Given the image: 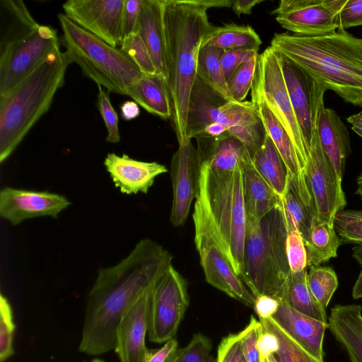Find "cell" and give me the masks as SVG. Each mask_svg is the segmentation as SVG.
Segmentation results:
<instances>
[{"instance_id": "cell-39", "label": "cell", "mask_w": 362, "mask_h": 362, "mask_svg": "<svg viewBox=\"0 0 362 362\" xmlns=\"http://www.w3.org/2000/svg\"><path fill=\"white\" fill-rule=\"evenodd\" d=\"M257 57L241 65L227 79V85L233 99L243 102L251 90Z\"/></svg>"}, {"instance_id": "cell-54", "label": "cell", "mask_w": 362, "mask_h": 362, "mask_svg": "<svg viewBox=\"0 0 362 362\" xmlns=\"http://www.w3.org/2000/svg\"><path fill=\"white\" fill-rule=\"evenodd\" d=\"M354 258L362 267V245L355 246L352 249ZM353 296L354 298L362 297V273L361 274L357 283L354 288Z\"/></svg>"}, {"instance_id": "cell-40", "label": "cell", "mask_w": 362, "mask_h": 362, "mask_svg": "<svg viewBox=\"0 0 362 362\" xmlns=\"http://www.w3.org/2000/svg\"><path fill=\"white\" fill-rule=\"evenodd\" d=\"M15 325L11 305L1 293L0 296V361L4 362L13 354Z\"/></svg>"}, {"instance_id": "cell-13", "label": "cell", "mask_w": 362, "mask_h": 362, "mask_svg": "<svg viewBox=\"0 0 362 362\" xmlns=\"http://www.w3.org/2000/svg\"><path fill=\"white\" fill-rule=\"evenodd\" d=\"M305 175L316 218L334 223L335 215L344 209L346 202L341 180L322 148L317 129L308 151Z\"/></svg>"}, {"instance_id": "cell-24", "label": "cell", "mask_w": 362, "mask_h": 362, "mask_svg": "<svg viewBox=\"0 0 362 362\" xmlns=\"http://www.w3.org/2000/svg\"><path fill=\"white\" fill-rule=\"evenodd\" d=\"M201 163L216 172L231 171L251 158L247 148L228 133L219 137L197 139Z\"/></svg>"}, {"instance_id": "cell-20", "label": "cell", "mask_w": 362, "mask_h": 362, "mask_svg": "<svg viewBox=\"0 0 362 362\" xmlns=\"http://www.w3.org/2000/svg\"><path fill=\"white\" fill-rule=\"evenodd\" d=\"M251 101L255 105L266 133L274 143L286 165L289 179L296 192L303 202L315 211L305 174L300 169L294 146L288 133L262 99L251 94Z\"/></svg>"}, {"instance_id": "cell-35", "label": "cell", "mask_w": 362, "mask_h": 362, "mask_svg": "<svg viewBox=\"0 0 362 362\" xmlns=\"http://www.w3.org/2000/svg\"><path fill=\"white\" fill-rule=\"evenodd\" d=\"M262 327L276 338V356L279 362H324L320 361L292 339L272 318L259 319Z\"/></svg>"}, {"instance_id": "cell-44", "label": "cell", "mask_w": 362, "mask_h": 362, "mask_svg": "<svg viewBox=\"0 0 362 362\" xmlns=\"http://www.w3.org/2000/svg\"><path fill=\"white\" fill-rule=\"evenodd\" d=\"M98 88L97 106L107 129V135L105 139L110 143H118L120 141V135L117 114L111 105L107 93L101 86H98Z\"/></svg>"}, {"instance_id": "cell-15", "label": "cell", "mask_w": 362, "mask_h": 362, "mask_svg": "<svg viewBox=\"0 0 362 362\" xmlns=\"http://www.w3.org/2000/svg\"><path fill=\"white\" fill-rule=\"evenodd\" d=\"M125 0H68L64 15L80 28L117 48L123 40Z\"/></svg>"}, {"instance_id": "cell-8", "label": "cell", "mask_w": 362, "mask_h": 362, "mask_svg": "<svg viewBox=\"0 0 362 362\" xmlns=\"http://www.w3.org/2000/svg\"><path fill=\"white\" fill-rule=\"evenodd\" d=\"M58 19L70 62L77 64L83 75L97 86L111 93L127 95V88L142 77L139 68L120 49L86 31L63 13L58 14Z\"/></svg>"}, {"instance_id": "cell-22", "label": "cell", "mask_w": 362, "mask_h": 362, "mask_svg": "<svg viewBox=\"0 0 362 362\" xmlns=\"http://www.w3.org/2000/svg\"><path fill=\"white\" fill-rule=\"evenodd\" d=\"M272 318L298 344L320 361H324L323 339L328 328L323 322L280 302Z\"/></svg>"}, {"instance_id": "cell-29", "label": "cell", "mask_w": 362, "mask_h": 362, "mask_svg": "<svg viewBox=\"0 0 362 362\" xmlns=\"http://www.w3.org/2000/svg\"><path fill=\"white\" fill-rule=\"evenodd\" d=\"M251 158L258 173L274 192L281 197L290 179L286 165L267 134L264 142L252 155Z\"/></svg>"}, {"instance_id": "cell-48", "label": "cell", "mask_w": 362, "mask_h": 362, "mask_svg": "<svg viewBox=\"0 0 362 362\" xmlns=\"http://www.w3.org/2000/svg\"><path fill=\"white\" fill-rule=\"evenodd\" d=\"M143 1L125 0L123 19V40L136 33L139 16Z\"/></svg>"}, {"instance_id": "cell-42", "label": "cell", "mask_w": 362, "mask_h": 362, "mask_svg": "<svg viewBox=\"0 0 362 362\" xmlns=\"http://www.w3.org/2000/svg\"><path fill=\"white\" fill-rule=\"evenodd\" d=\"M211 343L202 334H194L190 342L178 350L174 362H209Z\"/></svg>"}, {"instance_id": "cell-45", "label": "cell", "mask_w": 362, "mask_h": 362, "mask_svg": "<svg viewBox=\"0 0 362 362\" xmlns=\"http://www.w3.org/2000/svg\"><path fill=\"white\" fill-rule=\"evenodd\" d=\"M216 362H247L239 333L228 334L221 340Z\"/></svg>"}, {"instance_id": "cell-3", "label": "cell", "mask_w": 362, "mask_h": 362, "mask_svg": "<svg viewBox=\"0 0 362 362\" xmlns=\"http://www.w3.org/2000/svg\"><path fill=\"white\" fill-rule=\"evenodd\" d=\"M271 47L326 90L362 107V38L346 30L314 35L275 33Z\"/></svg>"}, {"instance_id": "cell-14", "label": "cell", "mask_w": 362, "mask_h": 362, "mask_svg": "<svg viewBox=\"0 0 362 362\" xmlns=\"http://www.w3.org/2000/svg\"><path fill=\"white\" fill-rule=\"evenodd\" d=\"M344 0H281L271 14L284 29L314 35L338 29L337 16Z\"/></svg>"}, {"instance_id": "cell-37", "label": "cell", "mask_w": 362, "mask_h": 362, "mask_svg": "<svg viewBox=\"0 0 362 362\" xmlns=\"http://www.w3.org/2000/svg\"><path fill=\"white\" fill-rule=\"evenodd\" d=\"M335 231L341 241L362 245V210H341L334 219Z\"/></svg>"}, {"instance_id": "cell-51", "label": "cell", "mask_w": 362, "mask_h": 362, "mask_svg": "<svg viewBox=\"0 0 362 362\" xmlns=\"http://www.w3.org/2000/svg\"><path fill=\"white\" fill-rule=\"evenodd\" d=\"M259 351L261 355L276 354L278 343L276 337L269 331L263 327L259 339Z\"/></svg>"}, {"instance_id": "cell-56", "label": "cell", "mask_w": 362, "mask_h": 362, "mask_svg": "<svg viewBox=\"0 0 362 362\" xmlns=\"http://www.w3.org/2000/svg\"><path fill=\"white\" fill-rule=\"evenodd\" d=\"M260 362H279L276 356L274 354L269 355H261Z\"/></svg>"}, {"instance_id": "cell-46", "label": "cell", "mask_w": 362, "mask_h": 362, "mask_svg": "<svg viewBox=\"0 0 362 362\" xmlns=\"http://www.w3.org/2000/svg\"><path fill=\"white\" fill-rule=\"evenodd\" d=\"M259 55L255 49H237L224 50L221 63L227 79L241 65L249 62Z\"/></svg>"}, {"instance_id": "cell-58", "label": "cell", "mask_w": 362, "mask_h": 362, "mask_svg": "<svg viewBox=\"0 0 362 362\" xmlns=\"http://www.w3.org/2000/svg\"><path fill=\"white\" fill-rule=\"evenodd\" d=\"M91 362H104L103 360L99 358L93 359Z\"/></svg>"}, {"instance_id": "cell-38", "label": "cell", "mask_w": 362, "mask_h": 362, "mask_svg": "<svg viewBox=\"0 0 362 362\" xmlns=\"http://www.w3.org/2000/svg\"><path fill=\"white\" fill-rule=\"evenodd\" d=\"M119 49L136 64L143 74H157L151 54L138 34L124 38Z\"/></svg>"}, {"instance_id": "cell-4", "label": "cell", "mask_w": 362, "mask_h": 362, "mask_svg": "<svg viewBox=\"0 0 362 362\" xmlns=\"http://www.w3.org/2000/svg\"><path fill=\"white\" fill-rule=\"evenodd\" d=\"M70 63L66 52L57 47L17 85L0 95L1 163L48 110L57 90L64 85Z\"/></svg>"}, {"instance_id": "cell-7", "label": "cell", "mask_w": 362, "mask_h": 362, "mask_svg": "<svg viewBox=\"0 0 362 362\" xmlns=\"http://www.w3.org/2000/svg\"><path fill=\"white\" fill-rule=\"evenodd\" d=\"M287 228L279 206L259 221L247 216L242 281L255 298L268 295L279 302L290 274Z\"/></svg>"}, {"instance_id": "cell-18", "label": "cell", "mask_w": 362, "mask_h": 362, "mask_svg": "<svg viewBox=\"0 0 362 362\" xmlns=\"http://www.w3.org/2000/svg\"><path fill=\"white\" fill-rule=\"evenodd\" d=\"M71 204L64 196L47 191L5 187L0 191V216L12 226L26 219L59 214Z\"/></svg>"}, {"instance_id": "cell-25", "label": "cell", "mask_w": 362, "mask_h": 362, "mask_svg": "<svg viewBox=\"0 0 362 362\" xmlns=\"http://www.w3.org/2000/svg\"><path fill=\"white\" fill-rule=\"evenodd\" d=\"M164 3L165 0L143 1L136 33L146 45L157 74L166 78Z\"/></svg>"}, {"instance_id": "cell-23", "label": "cell", "mask_w": 362, "mask_h": 362, "mask_svg": "<svg viewBox=\"0 0 362 362\" xmlns=\"http://www.w3.org/2000/svg\"><path fill=\"white\" fill-rule=\"evenodd\" d=\"M317 134L323 151L337 176L342 180L346 160L351 153L349 131L338 114L332 108L320 105Z\"/></svg>"}, {"instance_id": "cell-6", "label": "cell", "mask_w": 362, "mask_h": 362, "mask_svg": "<svg viewBox=\"0 0 362 362\" xmlns=\"http://www.w3.org/2000/svg\"><path fill=\"white\" fill-rule=\"evenodd\" d=\"M59 47L57 31L40 25L21 0L0 1V95Z\"/></svg>"}, {"instance_id": "cell-41", "label": "cell", "mask_w": 362, "mask_h": 362, "mask_svg": "<svg viewBox=\"0 0 362 362\" xmlns=\"http://www.w3.org/2000/svg\"><path fill=\"white\" fill-rule=\"evenodd\" d=\"M286 251L290 272L296 273L306 269L308 258L305 243L295 228H287Z\"/></svg>"}, {"instance_id": "cell-50", "label": "cell", "mask_w": 362, "mask_h": 362, "mask_svg": "<svg viewBox=\"0 0 362 362\" xmlns=\"http://www.w3.org/2000/svg\"><path fill=\"white\" fill-rule=\"evenodd\" d=\"M279 301L268 295H261L255 298L254 309L259 319L272 317L279 305Z\"/></svg>"}, {"instance_id": "cell-1", "label": "cell", "mask_w": 362, "mask_h": 362, "mask_svg": "<svg viewBox=\"0 0 362 362\" xmlns=\"http://www.w3.org/2000/svg\"><path fill=\"white\" fill-rule=\"evenodd\" d=\"M160 273L156 260L139 248L114 266L100 268L87 297L79 351L100 355L115 349L122 316Z\"/></svg>"}, {"instance_id": "cell-52", "label": "cell", "mask_w": 362, "mask_h": 362, "mask_svg": "<svg viewBox=\"0 0 362 362\" xmlns=\"http://www.w3.org/2000/svg\"><path fill=\"white\" fill-rule=\"evenodd\" d=\"M263 0H234L231 1V8L240 16L242 14H251L252 8Z\"/></svg>"}, {"instance_id": "cell-33", "label": "cell", "mask_w": 362, "mask_h": 362, "mask_svg": "<svg viewBox=\"0 0 362 362\" xmlns=\"http://www.w3.org/2000/svg\"><path fill=\"white\" fill-rule=\"evenodd\" d=\"M279 207L287 228H295L307 240L315 216L313 209L308 208L296 192L291 180L284 194L280 197Z\"/></svg>"}, {"instance_id": "cell-55", "label": "cell", "mask_w": 362, "mask_h": 362, "mask_svg": "<svg viewBox=\"0 0 362 362\" xmlns=\"http://www.w3.org/2000/svg\"><path fill=\"white\" fill-rule=\"evenodd\" d=\"M346 121L351 124L352 130L362 138V111L349 116Z\"/></svg>"}, {"instance_id": "cell-10", "label": "cell", "mask_w": 362, "mask_h": 362, "mask_svg": "<svg viewBox=\"0 0 362 362\" xmlns=\"http://www.w3.org/2000/svg\"><path fill=\"white\" fill-rule=\"evenodd\" d=\"M251 94L262 99L282 124L293 143L300 169L305 174L308 151L289 98L279 54L271 46L258 55Z\"/></svg>"}, {"instance_id": "cell-36", "label": "cell", "mask_w": 362, "mask_h": 362, "mask_svg": "<svg viewBox=\"0 0 362 362\" xmlns=\"http://www.w3.org/2000/svg\"><path fill=\"white\" fill-rule=\"evenodd\" d=\"M308 284L314 298L326 310L338 287L335 272L326 267H310L308 273Z\"/></svg>"}, {"instance_id": "cell-49", "label": "cell", "mask_w": 362, "mask_h": 362, "mask_svg": "<svg viewBox=\"0 0 362 362\" xmlns=\"http://www.w3.org/2000/svg\"><path fill=\"white\" fill-rule=\"evenodd\" d=\"M177 351V341L172 338L161 348L149 350L146 362H174Z\"/></svg>"}, {"instance_id": "cell-53", "label": "cell", "mask_w": 362, "mask_h": 362, "mask_svg": "<svg viewBox=\"0 0 362 362\" xmlns=\"http://www.w3.org/2000/svg\"><path fill=\"white\" fill-rule=\"evenodd\" d=\"M139 113V107L135 101L127 100L121 105V115L125 120L135 119Z\"/></svg>"}, {"instance_id": "cell-12", "label": "cell", "mask_w": 362, "mask_h": 362, "mask_svg": "<svg viewBox=\"0 0 362 362\" xmlns=\"http://www.w3.org/2000/svg\"><path fill=\"white\" fill-rule=\"evenodd\" d=\"M188 305L187 281L172 264L153 286L149 339L163 343L173 338Z\"/></svg>"}, {"instance_id": "cell-21", "label": "cell", "mask_w": 362, "mask_h": 362, "mask_svg": "<svg viewBox=\"0 0 362 362\" xmlns=\"http://www.w3.org/2000/svg\"><path fill=\"white\" fill-rule=\"evenodd\" d=\"M104 165L115 186L125 194H146L156 177L168 172L164 165L137 160L124 153H108Z\"/></svg>"}, {"instance_id": "cell-43", "label": "cell", "mask_w": 362, "mask_h": 362, "mask_svg": "<svg viewBox=\"0 0 362 362\" xmlns=\"http://www.w3.org/2000/svg\"><path fill=\"white\" fill-rule=\"evenodd\" d=\"M263 327L260 321L253 316L248 325L239 332L240 341L247 362H260L259 339Z\"/></svg>"}, {"instance_id": "cell-34", "label": "cell", "mask_w": 362, "mask_h": 362, "mask_svg": "<svg viewBox=\"0 0 362 362\" xmlns=\"http://www.w3.org/2000/svg\"><path fill=\"white\" fill-rule=\"evenodd\" d=\"M224 50L212 47H201L197 61V76L225 98L235 100L227 85L221 58Z\"/></svg>"}, {"instance_id": "cell-30", "label": "cell", "mask_w": 362, "mask_h": 362, "mask_svg": "<svg viewBox=\"0 0 362 362\" xmlns=\"http://www.w3.org/2000/svg\"><path fill=\"white\" fill-rule=\"evenodd\" d=\"M280 302L323 322H327L325 310L313 296L308 284V272H290L284 284Z\"/></svg>"}, {"instance_id": "cell-47", "label": "cell", "mask_w": 362, "mask_h": 362, "mask_svg": "<svg viewBox=\"0 0 362 362\" xmlns=\"http://www.w3.org/2000/svg\"><path fill=\"white\" fill-rule=\"evenodd\" d=\"M362 25V0H344L337 16L338 29Z\"/></svg>"}, {"instance_id": "cell-26", "label": "cell", "mask_w": 362, "mask_h": 362, "mask_svg": "<svg viewBox=\"0 0 362 362\" xmlns=\"http://www.w3.org/2000/svg\"><path fill=\"white\" fill-rule=\"evenodd\" d=\"M327 324L351 362H362V306L337 305L331 309Z\"/></svg>"}, {"instance_id": "cell-11", "label": "cell", "mask_w": 362, "mask_h": 362, "mask_svg": "<svg viewBox=\"0 0 362 362\" xmlns=\"http://www.w3.org/2000/svg\"><path fill=\"white\" fill-rule=\"evenodd\" d=\"M192 218L195 229L194 243L206 281L231 298L254 308L255 298L221 250L208 217L197 199Z\"/></svg>"}, {"instance_id": "cell-17", "label": "cell", "mask_w": 362, "mask_h": 362, "mask_svg": "<svg viewBox=\"0 0 362 362\" xmlns=\"http://www.w3.org/2000/svg\"><path fill=\"white\" fill-rule=\"evenodd\" d=\"M201 160L191 139L179 144L170 163L173 203L170 220L175 226L186 221L196 197L201 173Z\"/></svg>"}, {"instance_id": "cell-32", "label": "cell", "mask_w": 362, "mask_h": 362, "mask_svg": "<svg viewBox=\"0 0 362 362\" xmlns=\"http://www.w3.org/2000/svg\"><path fill=\"white\" fill-rule=\"evenodd\" d=\"M341 240L337 234L334 223L314 218L305 245L308 264L310 267H319L331 258L337 256V250Z\"/></svg>"}, {"instance_id": "cell-57", "label": "cell", "mask_w": 362, "mask_h": 362, "mask_svg": "<svg viewBox=\"0 0 362 362\" xmlns=\"http://www.w3.org/2000/svg\"><path fill=\"white\" fill-rule=\"evenodd\" d=\"M357 189L356 194L362 197V173L357 177Z\"/></svg>"}, {"instance_id": "cell-31", "label": "cell", "mask_w": 362, "mask_h": 362, "mask_svg": "<svg viewBox=\"0 0 362 362\" xmlns=\"http://www.w3.org/2000/svg\"><path fill=\"white\" fill-rule=\"evenodd\" d=\"M261 45L259 36L251 26L228 23L218 27L211 25L201 47L223 50L247 49L258 51Z\"/></svg>"}, {"instance_id": "cell-27", "label": "cell", "mask_w": 362, "mask_h": 362, "mask_svg": "<svg viewBox=\"0 0 362 362\" xmlns=\"http://www.w3.org/2000/svg\"><path fill=\"white\" fill-rule=\"evenodd\" d=\"M127 95L148 112L163 119L172 117V104L166 80L160 74H144L126 90Z\"/></svg>"}, {"instance_id": "cell-16", "label": "cell", "mask_w": 362, "mask_h": 362, "mask_svg": "<svg viewBox=\"0 0 362 362\" xmlns=\"http://www.w3.org/2000/svg\"><path fill=\"white\" fill-rule=\"evenodd\" d=\"M279 54L283 75L306 147L310 148L326 90L295 63Z\"/></svg>"}, {"instance_id": "cell-5", "label": "cell", "mask_w": 362, "mask_h": 362, "mask_svg": "<svg viewBox=\"0 0 362 362\" xmlns=\"http://www.w3.org/2000/svg\"><path fill=\"white\" fill-rule=\"evenodd\" d=\"M195 198L202 204L221 250L241 279L247 226L243 165L231 171L216 172L202 163Z\"/></svg>"}, {"instance_id": "cell-19", "label": "cell", "mask_w": 362, "mask_h": 362, "mask_svg": "<svg viewBox=\"0 0 362 362\" xmlns=\"http://www.w3.org/2000/svg\"><path fill=\"white\" fill-rule=\"evenodd\" d=\"M153 284L134 300L120 320L115 348L120 362L146 361L149 350L145 339L149 328Z\"/></svg>"}, {"instance_id": "cell-9", "label": "cell", "mask_w": 362, "mask_h": 362, "mask_svg": "<svg viewBox=\"0 0 362 362\" xmlns=\"http://www.w3.org/2000/svg\"><path fill=\"white\" fill-rule=\"evenodd\" d=\"M223 125L252 155L264 142L266 131L252 101L229 100L197 76L189 102L187 137L197 139L211 123Z\"/></svg>"}, {"instance_id": "cell-28", "label": "cell", "mask_w": 362, "mask_h": 362, "mask_svg": "<svg viewBox=\"0 0 362 362\" xmlns=\"http://www.w3.org/2000/svg\"><path fill=\"white\" fill-rule=\"evenodd\" d=\"M243 175L247 216L260 221L279 206L280 197L258 173L252 158L243 163Z\"/></svg>"}, {"instance_id": "cell-2", "label": "cell", "mask_w": 362, "mask_h": 362, "mask_svg": "<svg viewBox=\"0 0 362 362\" xmlns=\"http://www.w3.org/2000/svg\"><path fill=\"white\" fill-rule=\"evenodd\" d=\"M214 7H231V1L165 0V80L178 144L189 139L187 122L190 94L202 43L211 27L206 11Z\"/></svg>"}]
</instances>
